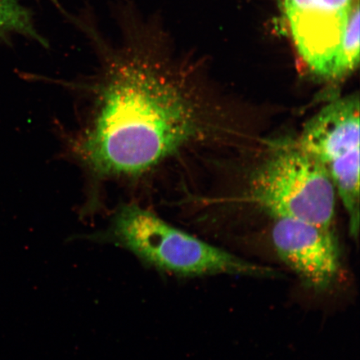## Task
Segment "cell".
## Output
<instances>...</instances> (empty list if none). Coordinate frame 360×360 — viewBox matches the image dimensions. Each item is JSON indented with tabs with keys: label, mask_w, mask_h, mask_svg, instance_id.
Instances as JSON below:
<instances>
[{
	"label": "cell",
	"mask_w": 360,
	"mask_h": 360,
	"mask_svg": "<svg viewBox=\"0 0 360 360\" xmlns=\"http://www.w3.org/2000/svg\"><path fill=\"white\" fill-rule=\"evenodd\" d=\"M359 3L355 0L347 27L333 64L330 79H340L352 73L359 62Z\"/></svg>",
	"instance_id": "cell-8"
},
{
	"label": "cell",
	"mask_w": 360,
	"mask_h": 360,
	"mask_svg": "<svg viewBox=\"0 0 360 360\" xmlns=\"http://www.w3.org/2000/svg\"><path fill=\"white\" fill-rule=\"evenodd\" d=\"M359 110L358 94L328 103L306 123L297 141L330 175L355 240L359 232Z\"/></svg>",
	"instance_id": "cell-4"
},
{
	"label": "cell",
	"mask_w": 360,
	"mask_h": 360,
	"mask_svg": "<svg viewBox=\"0 0 360 360\" xmlns=\"http://www.w3.org/2000/svg\"><path fill=\"white\" fill-rule=\"evenodd\" d=\"M299 53L315 75L330 79L355 0H280Z\"/></svg>",
	"instance_id": "cell-6"
},
{
	"label": "cell",
	"mask_w": 360,
	"mask_h": 360,
	"mask_svg": "<svg viewBox=\"0 0 360 360\" xmlns=\"http://www.w3.org/2000/svg\"><path fill=\"white\" fill-rule=\"evenodd\" d=\"M336 195L326 169L297 141L278 146L251 179L250 200L274 219L333 228Z\"/></svg>",
	"instance_id": "cell-3"
},
{
	"label": "cell",
	"mask_w": 360,
	"mask_h": 360,
	"mask_svg": "<svg viewBox=\"0 0 360 360\" xmlns=\"http://www.w3.org/2000/svg\"><path fill=\"white\" fill-rule=\"evenodd\" d=\"M271 241L283 263L316 292L335 285L340 274L339 245L333 228L290 219H274Z\"/></svg>",
	"instance_id": "cell-5"
},
{
	"label": "cell",
	"mask_w": 360,
	"mask_h": 360,
	"mask_svg": "<svg viewBox=\"0 0 360 360\" xmlns=\"http://www.w3.org/2000/svg\"><path fill=\"white\" fill-rule=\"evenodd\" d=\"M12 34L24 36L48 47V40L39 32L32 13L20 0H0V41H7Z\"/></svg>",
	"instance_id": "cell-7"
},
{
	"label": "cell",
	"mask_w": 360,
	"mask_h": 360,
	"mask_svg": "<svg viewBox=\"0 0 360 360\" xmlns=\"http://www.w3.org/2000/svg\"><path fill=\"white\" fill-rule=\"evenodd\" d=\"M62 13L89 39L98 62L88 110L70 141L72 154L96 180L154 174L197 129L195 108L171 75L159 21L120 4L118 39L112 41L87 11Z\"/></svg>",
	"instance_id": "cell-1"
},
{
	"label": "cell",
	"mask_w": 360,
	"mask_h": 360,
	"mask_svg": "<svg viewBox=\"0 0 360 360\" xmlns=\"http://www.w3.org/2000/svg\"><path fill=\"white\" fill-rule=\"evenodd\" d=\"M101 238L131 251L148 266L179 276H278L271 268L250 262L180 231L134 202L117 209Z\"/></svg>",
	"instance_id": "cell-2"
}]
</instances>
